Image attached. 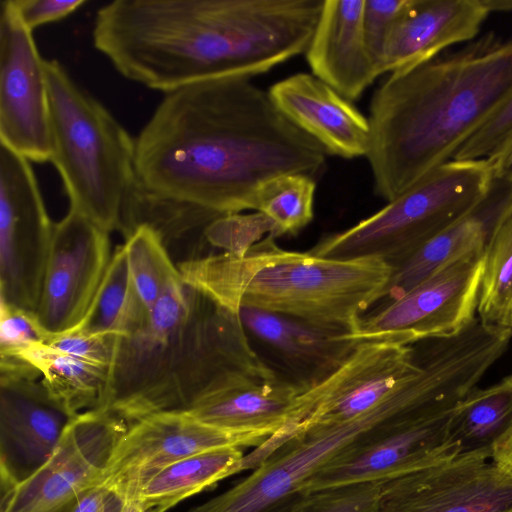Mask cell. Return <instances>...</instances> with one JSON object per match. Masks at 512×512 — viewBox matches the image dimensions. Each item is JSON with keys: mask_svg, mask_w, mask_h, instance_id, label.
<instances>
[{"mask_svg": "<svg viewBox=\"0 0 512 512\" xmlns=\"http://www.w3.org/2000/svg\"><path fill=\"white\" fill-rule=\"evenodd\" d=\"M144 512H162V511L157 509V508H152V509H149V510L144 511Z\"/></svg>", "mask_w": 512, "mask_h": 512, "instance_id": "obj_44", "label": "cell"}, {"mask_svg": "<svg viewBox=\"0 0 512 512\" xmlns=\"http://www.w3.org/2000/svg\"><path fill=\"white\" fill-rule=\"evenodd\" d=\"M454 409L408 415L390 422L307 480L298 490V498L387 482L459 455V447L449 433Z\"/></svg>", "mask_w": 512, "mask_h": 512, "instance_id": "obj_11", "label": "cell"}, {"mask_svg": "<svg viewBox=\"0 0 512 512\" xmlns=\"http://www.w3.org/2000/svg\"><path fill=\"white\" fill-rule=\"evenodd\" d=\"M512 94V37L494 32L391 73L369 108L375 193L392 201L457 151Z\"/></svg>", "mask_w": 512, "mask_h": 512, "instance_id": "obj_3", "label": "cell"}, {"mask_svg": "<svg viewBox=\"0 0 512 512\" xmlns=\"http://www.w3.org/2000/svg\"><path fill=\"white\" fill-rule=\"evenodd\" d=\"M124 505L119 495L99 484L82 493L64 512H122Z\"/></svg>", "mask_w": 512, "mask_h": 512, "instance_id": "obj_39", "label": "cell"}, {"mask_svg": "<svg viewBox=\"0 0 512 512\" xmlns=\"http://www.w3.org/2000/svg\"><path fill=\"white\" fill-rule=\"evenodd\" d=\"M221 215L224 214L153 197L136 186L118 231L127 239L137 227H149L178 265L206 256L203 251L210 246L205 238L206 228Z\"/></svg>", "mask_w": 512, "mask_h": 512, "instance_id": "obj_23", "label": "cell"}, {"mask_svg": "<svg viewBox=\"0 0 512 512\" xmlns=\"http://www.w3.org/2000/svg\"><path fill=\"white\" fill-rule=\"evenodd\" d=\"M512 141V94L453 159H491ZM452 159V160H453Z\"/></svg>", "mask_w": 512, "mask_h": 512, "instance_id": "obj_34", "label": "cell"}, {"mask_svg": "<svg viewBox=\"0 0 512 512\" xmlns=\"http://www.w3.org/2000/svg\"><path fill=\"white\" fill-rule=\"evenodd\" d=\"M420 370L414 344L358 342L337 369L298 395L287 423L275 435L287 443L312 428L351 420L378 405Z\"/></svg>", "mask_w": 512, "mask_h": 512, "instance_id": "obj_8", "label": "cell"}, {"mask_svg": "<svg viewBox=\"0 0 512 512\" xmlns=\"http://www.w3.org/2000/svg\"><path fill=\"white\" fill-rule=\"evenodd\" d=\"M326 150L250 78L193 83L164 94L135 139L137 187L220 214L256 210L273 178L316 180Z\"/></svg>", "mask_w": 512, "mask_h": 512, "instance_id": "obj_1", "label": "cell"}, {"mask_svg": "<svg viewBox=\"0 0 512 512\" xmlns=\"http://www.w3.org/2000/svg\"><path fill=\"white\" fill-rule=\"evenodd\" d=\"M268 235L275 237L274 224L259 211L221 215L205 231V238L211 247L237 256H243Z\"/></svg>", "mask_w": 512, "mask_h": 512, "instance_id": "obj_32", "label": "cell"}, {"mask_svg": "<svg viewBox=\"0 0 512 512\" xmlns=\"http://www.w3.org/2000/svg\"><path fill=\"white\" fill-rule=\"evenodd\" d=\"M236 373L277 376L250 345L238 314L181 278L138 329L119 336L97 409L130 425L154 413L187 410Z\"/></svg>", "mask_w": 512, "mask_h": 512, "instance_id": "obj_4", "label": "cell"}, {"mask_svg": "<svg viewBox=\"0 0 512 512\" xmlns=\"http://www.w3.org/2000/svg\"><path fill=\"white\" fill-rule=\"evenodd\" d=\"M411 0H365L363 11L364 35L368 50L380 75L384 49L395 22Z\"/></svg>", "mask_w": 512, "mask_h": 512, "instance_id": "obj_35", "label": "cell"}, {"mask_svg": "<svg viewBox=\"0 0 512 512\" xmlns=\"http://www.w3.org/2000/svg\"><path fill=\"white\" fill-rule=\"evenodd\" d=\"M297 381L236 373L197 400L187 411L200 421L225 430L256 432L268 437L286 423L298 395Z\"/></svg>", "mask_w": 512, "mask_h": 512, "instance_id": "obj_21", "label": "cell"}, {"mask_svg": "<svg viewBox=\"0 0 512 512\" xmlns=\"http://www.w3.org/2000/svg\"><path fill=\"white\" fill-rule=\"evenodd\" d=\"M47 339L33 312L0 302V355H16Z\"/></svg>", "mask_w": 512, "mask_h": 512, "instance_id": "obj_37", "label": "cell"}, {"mask_svg": "<svg viewBox=\"0 0 512 512\" xmlns=\"http://www.w3.org/2000/svg\"><path fill=\"white\" fill-rule=\"evenodd\" d=\"M149 311L133 284L124 245L117 246L85 317L75 328L126 336L138 329Z\"/></svg>", "mask_w": 512, "mask_h": 512, "instance_id": "obj_28", "label": "cell"}, {"mask_svg": "<svg viewBox=\"0 0 512 512\" xmlns=\"http://www.w3.org/2000/svg\"><path fill=\"white\" fill-rule=\"evenodd\" d=\"M109 234L70 208L55 223L34 313L48 337L74 329L85 317L112 257Z\"/></svg>", "mask_w": 512, "mask_h": 512, "instance_id": "obj_15", "label": "cell"}, {"mask_svg": "<svg viewBox=\"0 0 512 512\" xmlns=\"http://www.w3.org/2000/svg\"><path fill=\"white\" fill-rule=\"evenodd\" d=\"M490 14L484 0H411L386 41L383 74L409 70L476 39Z\"/></svg>", "mask_w": 512, "mask_h": 512, "instance_id": "obj_19", "label": "cell"}, {"mask_svg": "<svg viewBox=\"0 0 512 512\" xmlns=\"http://www.w3.org/2000/svg\"><path fill=\"white\" fill-rule=\"evenodd\" d=\"M268 92L283 115L328 154L345 159L367 155L368 117L313 74H293L273 84Z\"/></svg>", "mask_w": 512, "mask_h": 512, "instance_id": "obj_18", "label": "cell"}, {"mask_svg": "<svg viewBox=\"0 0 512 512\" xmlns=\"http://www.w3.org/2000/svg\"><path fill=\"white\" fill-rule=\"evenodd\" d=\"M316 180L304 174L273 178L259 190L256 210L274 224L275 237L296 235L313 219Z\"/></svg>", "mask_w": 512, "mask_h": 512, "instance_id": "obj_31", "label": "cell"}, {"mask_svg": "<svg viewBox=\"0 0 512 512\" xmlns=\"http://www.w3.org/2000/svg\"><path fill=\"white\" fill-rule=\"evenodd\" d=\"M123 245L133 284L150 312L165 291L181 279L180 272L158 236L145 225L137 227Z\"/></svg>", "mask_w": 512, "mask_h": 512, "instance_id": "obj_30", "label": "cell"}, {"mask_svg": "<svg viewBox=\"0 0 512 512\" xmlns=\"http://www.w3.org/2000/svg\"><path fill=\"white\" fill-rule=\"evenodd\" d=\"M490 13L512 11V0H484Z\"/></svg>", "mask_w": 512, "mask_h": 512, "instance_id": "obj_42", "label": "cell"}, {"mask_svg": "<svg viewBox=\"0 0 512 512\" xmlns=\"http://www.w3.org/2000/svg\"><path fill=\"white\" fill-rule=\"evenodd\" d=\"M128 428L103 409L73 417L48 460L2 495L1 512H64L100 483L110 455Z\"/></svg>", "mask_w": 512, "mask_h": 512, "instance_id": "obj_12", "label": "cell"}, {"mask_svg": "<svg viewBox=\"0 0 512 512\" xmlns=\"http://www.w3.org/2000/svg\"><path fill=\"white\" fill-rule=\"evenodd\" d=\"M244 470L241 448L224 447L180 459L150 477L132 502L143 512L157 508L167 511L180 501Z\"/></svg>", "mask_w": 512, "mask_h": 512, "instance_id": "obj_24", "label": "cell"}, {"mask_svg": "<svg viewBox=\"0 0 512 512\" xmlns=\"http://www.w3.org/2000/svg\"><path fill=\"white\" fill-rule=\"evenodd\" d=\"M384 487L385 482H377L300 498L292 512H376Z\"/></svg>", "mask_w": 512, "mask_h": 512, "instance_id": "obj_33", "label": "cell"}, {"mask_svg": "<svg viewBox=\"0 0 512 512\" xmlns=\"http://www.w3.org/2000/svg\"><path fill=\"white\" fill-rule=\"evenodd\" d=\"M492 460L512 473V430L495 446Z\"/></svg>", "mask_w": 512, "mask_h": 512, "instance_id": "obj_41", "label": "cell"}, {"mask_svg": "<svg viewBox=\"0 0 512 512\" xmlns=\"http://www.w3.org/2000/svg\"><path fill=\"white\" fill-rule=\"evenodd\" d=\"M324 0H115L94 47L126 79L161 91L250 78L305 53Z\"/></svg>", "mask_w": 512, "mask_h": 512, "instance_id": "obj_2", "label": "cell"}, {"mask_svg": "<svg viewBox=\"0 0 512 512\" xmlns=\"http://www.w3.org/2000/svg\"><path fill=\"white\" fill-rule=\"evenodd\" d=\"M238 316L246 331L302 373L305 387L337 369L358 343L347 330L258 309L242 308Z\"/></svg>", "mask_w": 512, "mask_h": 512, "instance_id": "obj_22", "label": "cell"}, {"mask_svg": "<svg viewBox=\"0 0 512 512\" xmlns=\"http://www.w3.org/2000/svg\"><path fill=\"white\" fill-rule=\"evenodd\" d=\"M119 336L109 333H93L78 328L50 335L49 346L77 358L109 367Z\"/></svg>", "mask_w": 512, "mask_h": 512, "instance_id": "obj_36", "label": "cell"}, {"mask_svg": "<svg viewBox=\"0 0 512 512\" xmlns=\"http://www.w3.org/2000/svg\"><path fill=\"white\" fill-rule=\"evenodd\" d=\"M483 268L484 250L453 261L401 297L362 316L351 338L411 345L460 333L476 318Z\"/></svg>", "mask_w": 512, "mask_h": 512, "instance_id": "obj_10", "label": "cell"}, {"mask_svg": "<svg viewBox=\"0 0 512 512\" xmlns=\"http://www.w3.org/2000/svg\"><path fill=\"white\" fill-rule=\"evenodd\" d=\"M4 356H16L33 365L51 398L70 417L99 408L109 367L66 354L46 343Z\"/></svg>", "mask_w": 512, "mask_h": 512, "instance_id": "obj_25", "label": "cell"}, {"mask_svg": "<svg viewBox=\"0 0 512 512\" xmlns=\"http://www.w3.org/2000/svg\"><path fill=\"white\" fill-rule=\"evenodd\" d=\"M376 512H512V473L459 454L385 482Z\"/></svg>", "mask_w": 512, "mask_h": 512, "instance_id": "obj_16", "label": "cell"}, {"mask_svg": "<svg viewBox=\"0 0 512 512\" xmlns=\"http://www.w3.org/2000/svg\"><path fill=\"white\" fill-rule=\"evenodd\" d=\"M477 312L486 324L512 328V191L488 229Z\"/></svg>", "mask_w": 512, "mask_h": 512, "instance_id": "obj_29", "label": "cell"}, {"mask_svg": "<svg viewBox=\"0 0 512 512\" xmlns=\"http://www.w3.org/2000/svg\"><path fill=\"white\" fill-rule=\"evenodd\" d=\"M0 145L30 162L50 161L45 59L12 0L0 7Z\"/></svg>", "mask_w": 512, "mask_h": 512, "instance_id": "obj_14", "label": "cell"}, {"mask_svg": "<svg viewBox=\"0 0 512 512\" xmlns=\"http://www.w3.org/2000/svg\"><path fill=\"white\" fill-rule=\"evenodd\" d=\"M71 419L51 398L41 378L0 376L2 495L48 460Z\"/></svg>", "mask_w": 512, "mask_h": 512, "instance_id": "obj_17", "label": "cell"}, {"mask_svg": "<svg viewBox=\"0 0 512 512\" xmlns=\"http://www.w3.org/2000/svg\"><path fill=\"white\" fill-rule=\"evenodd\" d=\"M268 438L214 427L187 410L154 413L128 425L99 484L131 501L150 477L180 459L217 448L257 447Z\"/></svg>", "mask_w": 512, "mask_h": 512, "instance_id": "obj_13", "label": "cell"}, {"mask_svg": "<svg viewBox=\"0 0 512 512\" xmlns=\"http://www.w3.org/2000/svg\"><path fill=\"white\" fill-rule=\"evenodd\" d=\"M494 172L495 184L502 183L512 191V141L496 156L488 159Z\"/></svg>", "mask_w": 512, "mask_h": 512, "instance_id": "obj_40", "label": "cell"}, {"mask_svg": "<svg viewBox=\"0 0 512 512\" xmlns=\"http://www.w3.org/2000/svg\"><path fill=\"white\" fill-rule=\"evenodd\" d=\"M495 185L488 159L450 160L371 216L321 239L320 257H377L394 267L431 238L475 214Z\"/></svg>", "mask_w": 512, "mask_h": 512, "instance_id": "obj_7", "label": "cell"}, {"mask_svg": "<svg viewBox=\"0 0 512 512\" xmlns=\"http://www.w3.org/2000/svg\"><path fill=\"white\" fill-rule=\"evenodd\" d=\"M511 430L512 373L489 387L471 390L455 407L449 433L460 454L492 459L495 446Z\"/></svg>", "mask_w": 512, "mask_h": 512, "instance_id": "obj_26", "label": "cell"}, {"mask_svg": "<svg viewBox=\"0 0 512 512\" xmlns=\"http://www.w3.org/2000/svg\"><path fill=\"white\" fill-rule=\"evenodd\" d=\"M122 512H143L134 502L126 501Z\"/></svg>", "mask_w": 512, "mask_h": 512, "instance_id": "obj_43", "label": "cell"}, {"mask_svg": "<svg viewBox=\"0 0 512 512\" xmlns=\"http://www.w3.org/2000/svg\"><path fill=\"white\" fill-rule=\"evenodd\" d=\"M275 239L266 236L243 256L210 253L177 268L183 282L233 313L252 308L349 332L383 299L392 272L384 260L320 257Z\"/></svg>", "mask_w": 512, "mask_h": 512, "instance_id": "obj_5", "label": "cell"}, {"mask_svg": "<svg viewBox=\"0 0 512 512\" xmlns=\"http://www.w3.org/2000/svg\"><path fill=\"white\" fill-rule=\"evenodd\" d=\"M487 235L486 222L476 213L455 223L392 267L383 299L395 300L444 266L483 251Z\"/></svg>", "mask_w": 512, "mask_h": 512, "instance_id": "obj_27", "label": "cell"}, {"mask_svg": "<svg viewBox=\"0 0 512 512\" xmlns=\"http://www.w3.org/2000/svg\"><path fill=\"white\" fill-rule=\"evenodd\" d=\"M45 73L50 162L62 179L69 208L108 233L118 231L137 186L135 139L58 60L45 59Z\"/></svg>", "mask_w": 512, "mask_h": 512, "instance_id": "obj_6", "label": "cell"}, {"mask_svg": "<svg viewBox=\"0 0 512 512\" xmlns=\"http://www.w3.org/2000/svg\"><path fill=\"white\" fill-rule=\"evenodd\" d=\"M365 0H324L305 51L312 74L349 101L380 76L363 27Z\"/></svg>", "mask_w": 512, "mask_h": 512, "instance_id": "obj_20", "label": "cell"}, {"mask_svg": "<svg viewBox=\"0 0 512 512\" xmlns=\"http://www.w3.org/2000/svg\"><path fill=\"white\" fill-rule=\"evenodd\" d=\"M24 26L33 32L36 28L62 20L81 8L85 0H12Z\"/></svg>", "mask_w": 512, "mask_h": 512, "instance_id": "obj_38", "label": "cell"}, {"mask_svg": "<svg viewBox=\"0 0 512 512\" xmlns=\"http://www.w3.org/2000/svg\"><path fill=\"white\" fill-rule=\"evenodd\" d=\"M54 226L31 162L0 145V302L35 313Z\"/></svg>", "mask_w": 512, "mask_h": 512, "instance_id": "obj_9", "label": "cell"}]
</instances>
